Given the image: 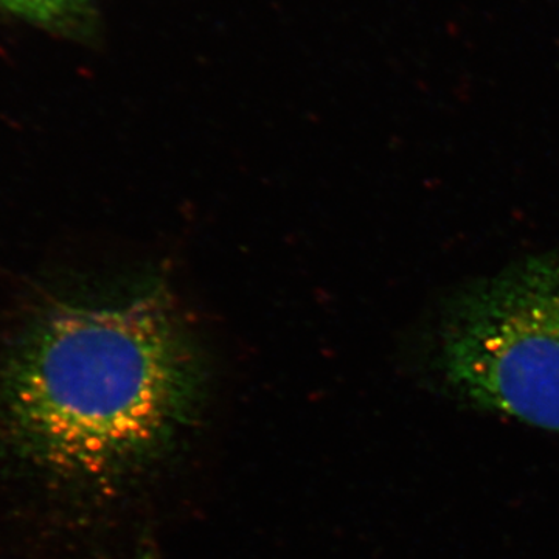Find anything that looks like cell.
<instances>
[{
	"label": "cell",
	"instance_id": "obj_1",
	"mask_svg": "<svg viewBox=\"0 0 559 559\" xmlns=\"http://www.w3.org/2000/svg\"><path fill=\"white\" fill-rule=\"evenodd\" d=\"M200 360L159 290L61 304L0 362V439L49 473L103 479L159 455L198 411Z\"/></svg>",
	"mask_w": 559,
	"mask_h": 559
},
{
	"label": "cell",
	"instance_id": "obj_2",
	"mask_svg": "<svg viewBox=\"0 0 559 559\" xmlns=\"http://www.w3.org/2000/svg\"><path fill=\"white\" fill-rule=\"evenodd\" d=\"M432 367L455 399L559 433V242L463 289Z\"/></svg>",
	"mask_w": 559,
	"mask_h": 559
},
{
	"label": "cell",
	"instance_id": "obj_3",
	"mask_svg": "<svg viewBox=\"0 0 559 559\" xmlns=\"http://www.w3.org/2000/svg\"><path fill=\"white\" fill-rule=\"evenodd\" d=\"M92 0H0V7L44 25H72L90 13Z\"/></svg>",
	"mask_w": 559,
	"mask_h": 559
},
{
	"label": "cell",
	"instance_id": "obj_4",
	"mask_svg": "<svg viewBox=\"0 0 559 559\" xmlns=\"http://www.w3.org/2000/svg\"><path fill=\"white\" fill-rule=\"evenodd\" d=\"M140 559H157V558H156V557H154V555H153V554H145V555H143V557H142V558H140Z\"/></svg>",
	"mask_w": 559,
	"mask_h": 559
}]
</instances>
